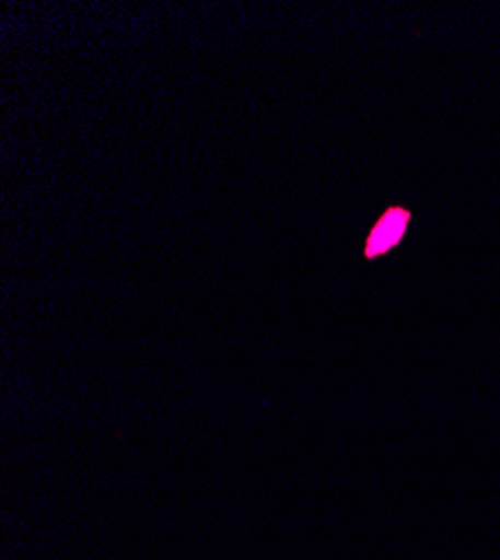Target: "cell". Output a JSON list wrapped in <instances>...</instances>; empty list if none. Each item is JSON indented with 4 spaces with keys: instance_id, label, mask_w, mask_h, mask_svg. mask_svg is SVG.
Masks as SVG:
<instances>
[{
    "instance_id": "cell-1",
    "label": "cell",
    "mask_w": 500,
    "mask_h": 560,
    "mask_svg": "<svg viewBox=\"0 0 500 560\" xmlns=\"http://www.w3.org/2000/svg\"><path fill=\"white\" fill-rule=\"evenodd\" d=\"M406 224H408V211L388 209L384 213V218L380 220V224L371 233L369 245H367V256L375 258V256L384 254L386 249H391L393 245H397Z\"/></svg>"
}]
</instances>
